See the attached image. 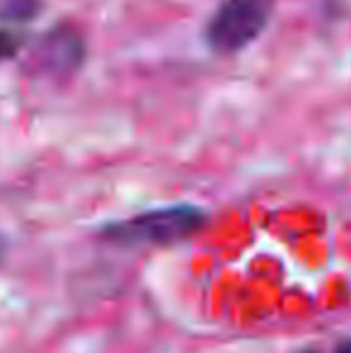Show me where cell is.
<instances>
[{
  "mask_svg": "<svg viewBox=\"0 0 351 353\" xmlns=\"http://www.w3.org/2000/svg\"><path fill=\"white\" fill-rule=\"evenodd\" d=\"M207 214L192 205H174L142 212L103 228L101 236L118 245H171L202 231Z\"/></svg>",
  "mask_w": 351,
  "mask_h": 353,
  "instance_id": "6da1fadb",
  "label": "cell"
},
{
  "mask_svg": "<svg viewBox=\"0 0 351 353\" xmlns=\"http://www.w3.org/2000/svg\"><path fill=\"white\" fill-rule=\"evenodd\" d=\"M274 0H224L205 27L207 46L229 56L255 43L270 27Z\"/></svg>",
  "mask_w": 351,
  "mask_h": 353,
  "instance_id": "7a4b0ae2",
  "label": "cell"
},
{
  "mask_svg": "<svg viewBox=\"0 0 351 353\" xmlns=\"http://www.w3.org/2000/svg\"><path fill=\"white\" fill-rule=\"evenodd\" d=\"M87 56V43L80 29L70 27V24H61L53 32L43 37L41 46H39V63L46 72L66 77L72 74L77 68H82Z\"/></svg>",
  "mask_w": 351,
  "mask_h": 353,
  "instance_id": "3957f363",
  "label": "cell"
},
{
  "mask_svg": "<svg viewBox=\"0 0 351 353\" xmlns=\"http://www.w3.org/2000/svg\"><path fill=\"white\" fill-rule=\"evenodd\" d=\"M41 10V0H0V19L5 22H29Z\"/></svg>",
  "mask_w": 351,
  "mask_h": 353,
  "instance_id": "277c9868",
  "label": "cell"
},
{
  "mask_svg": "<svg viewBox=\"0 0 351 353\" xmlns=\"http://www.w3.org/2000/svg\"><path fill=\"white\" fill-rule=\"evenodd\" d=\"M19 46H22V39L17 34L8 32V29H0V61H10V58L17 56Z\"/></svg>",
  "mask_w": 351,
  "mask_h": 353,
  "instance_id": "5b68a950",
  "label": "cell"
},
{
  "mask_svg": "<svg viewBox=\"0 0 351 353\" xmlns=\"http://www.w3.org/2000/svg\"><path fill=\"white\" fill-rule=\"evenodd\" d=\"M334 353H351V339L349 341H344V344H339L337 346V351Z\"/></svg>",
  "mask_w": 351,
  "mask_h": 353,
  "instance_id": "8992f818",
  "label": "cell"
},
{
  "mask_svg": "<svg viewBox=\"0 0 351 353\" xmlns=\"http://www.w3.org/2000/svg\"><path fill=\"white\" fill-rule=\"evenodd\" d=\"M3 248H5L3 245V238H0V257H3Z\"/></svg>",
  "mask_w": 351,
  "mask_h": 353,
  "instance_id": "52a82bcc",
  "label": "cell"
}]
</instances>
